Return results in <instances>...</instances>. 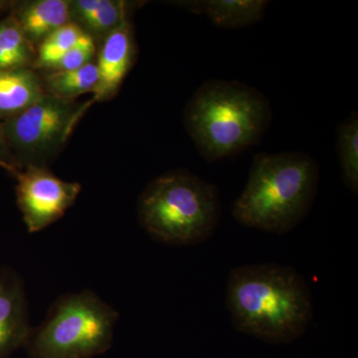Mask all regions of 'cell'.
<instances>
[{
    "label": "cell",
    "mask_w": 358,
    "mask_h": 358,
    "mask_svg": "<svg viewBox=\"0 0 358 358\" xmlns=\"http://www.w3.org/2000/svg\"><path fill=\"white\" fill-rule=\"evenodd\" d=\"M96 42L93 38L85 40L62 56L47 72L75 70L93 62L96 56ZM46 72V73H47Z\"/></svg>",
    "instance_id": "18"
},
{
    "label": "cell",
    "mask_w": 358,
    "mask_h": 358,
    "mask_svg": "<svg viewBox=\"0 0 358 358\" xmlns=\"http://www.w3.org/2000/svg\"><path fill=\"white\" fill-rule=\"evenodd\" d=\"M320 178L319 164L305 152L256 155L233 217L253 229L291 232L312 209Z\"/></svg>",
    "instance_id": "2"
},
{
    "label": "cell",
    "mask_w": 358,
    "mask_h": 358,
    "mask_svg": "<svg viewBox=\"0 0 358 358\" xmlns=\"http://www.w3.org/2000/svg\"><path fill=\"white\" fill-rule=\"evenodd\" d=\"M24 282L11 268H0V358L25 348L31 334Z\"/></svg>",
    "instance_id": "8"
},
{
    "label": "cell",
    "mask_w": 358,
    "mask_h": 358,
    "mask_svg": "<svg viewBox=\"0 0 358 358\" xmlns=\"http://www.w3.org/2000/svg\"><path fill=\"white\" fill-rule=\"evenodd\" d=\"M136 56V40L131 22L117 28L103 40L96 61L98 83L93 91L94 103L110 100L117 94L133 67Z\"/></svg>",
    "instance_id": "9"
},
{
    "label": "cell",
    "mask_w": 358,
    "mask_h": 358,
    "mask_svg": "<svg viewBox=\"0 0 358 358\" xmlns=\"http://www.w3.org/2000/svg\"><path fill=\"white\" fill-rule=\"evenodd\" d=\"M10 13L36 49L51 33L71 22L69 0L14 1Z\"/></svg>",
    "instance_id": "11"
},
{
    "label": "cell",
    "mask_w": 358,
    "mask_h": 358,
    "mask_svg": "<svg viewBox=\"0 0 358 358\" xmlns=\"http://www.w3.org/2000/svg\"><path fill=\"white\" fill-rule=\"evenodd\" d=\"M45 94L34 70H0V122L20 114Z\"/></svg>",
    "instance_id": "13"
},
{
    "label": "cell",
    "mask_w": 358,
    "mask_h": 358,
    "mask_svg": "<svg viewBox=\"0 0 358 358\" xmlns=\"http://www.w3.org/2000/svg\"><path fill=\"white\" fill-rule=\"evenodd\" d=\"M0 169L10 174L14 178L23 171L22 167L18 164L10 150L7 148L3 134H2L1 122H0Z\"/></svg>",
    "instance_id": "19"
},
{
    "label": "cell",
    "mask_w": 358,
    "mask_h": 358,
    "mask_svg": "<svg viewBox=\"0 0 358 358\" xmlns=\"http://www.w3.org/2000/svg\"><path fill=\"white\" fill-rule=\"evenodd\" d=\"M36 53L13 14H7L0 21V70H33Z\"/></svg>",
    "instance_id": "14"
},
{
    "label": "cell",
    "mask_w": 358,
    "mask_h": 358,
    "mask_svg": "<svg viewBox=\"0 0 358 358\" xmlns=\"http://www.w3.org/2000/svg\"><path fill=\"white\" fill-rule=\"evenodd\" d=\"M226 307L238 331L270 343L300 338L313 317V296L303 275L274 263L232 268Z\"/></svg>",
    "instance_id": "1"
},
{
    "label": "cell",
    "mask_w": 358,
    "mask_h": 358,
    "mask_svg": "<svg viewBox=\"0 0 358 358\" xmlns=\"http://www.w3.org/2000/svg\"><path fill=\"white\" fill-rule=\"evenodd\" d=\"M119 313L94 292L60 296L32 329L28 358H93L110 350Z\"/></svg>",
    "instance_id": "5"
},
{
    "label": "cell",
    "mask_w": 358,
    "mask_h": 358,
    "mask_svg": "<svg viewBox=\"0 0 358 358\" xmlns=\"http://www.w3.org/2000/svg\"><path fill=\"white\" fill-rule=\"evenodd\" d=\"M16 199L30 233L55 223L74 205L82 186L54 176L43 166H25L15 178Z\"/></svg>",
    "instance_id": "7"
},
{
    "label": "cell",
    "mask_w": 358,
    "mask_h": 358,
    "mask_svg": "<svg viewBox=\"0 0 358 358\" xmlns=\"http://www.w3.org/2000/svg\"><path fill=\"white\" fill-rule=\"evenodd\" d=\"M88 38L89 35L82 31L74 23L69 22L62 26L56 31L51 33L37 47L36 59L33 65V70L47 72L67 52Z\"/></svg>",
    "instance_id": "16"
},
{
    "label": "cell",
    "mask_w": 358,
    "mask_h": 358,
    "mask_svg": "<svg viewBox=\"0 0 358 358\" xmlns=\"http://www.w3.org/2000/svg\"><path fill=\"white\" fill-rule=\"evenodd\" d=\"M338 152L343 183L358 192V115L352 112L338 128Z\"/></svg>",
    "instance_id": "17"
},
{
    "label": "cell",
    "mask_w": 358,
    "mask_h": 358,
    "mask_svg": "<svg viewBox=\"0 0 358 358\" xmlns=\"http://www.w3.org/2000/svg\"><path fill=\"white\" fill-rule=\"evenodd\" d=\"M138 221L150 237L171 246L203 243L221 217L217 187L188 171L155 178L141 193Z\"/></svg>",
    "instance_id": "4"
},
{
    "label": "cell",
    "mask_w": 358,
    "mask_h": 358,
    "mask_svg": "<svg viewBox=\"0 0 358 358\" xmlns=\"http://www.w3.org/2000/svg\"><path fill=\"white\" fill-rule=\"evenodd\" d=\"M93 105L92 99L75 102L46 93L20 114L1 122L7 148L22 169L42 166L64 147Z\"/></svg>",
    "instance_id": "6"
},
{
    "label": "cell",
    "mask_w": 358,
    "mask_h": 358,
    "mask_svg": "<svg viewBox=\"0 0 358 358\" xmlns=\"http://www.w3.org/2000/svg\"><path fill=\"white\" fill-rule=\"evenodd\" d=\"M272 117L270 101L262 92L234 80L214 79L193 94L185 124L200 155L214 162L259 145Z\"/></svg>",
    "instance_id": "3"
},
{
    "label": "cell",
    "mask_w": 358,
    "mask_h": 358,
    "mask_svg": "<svg viewBox=\"0 0 358 358\" xmlns=\"http://www.w3.org/2000/svg\"><path fill=\"white\" fill-rule=\"evenodd\" d=\"M138 4L122 0H69L70 21L95 42L103 41L129 22V14Z\"/></svg>",
    "instance_id": "10"
},
{
    "label": "cell",
    "mask_w": 358,
    "mask_h": 358,
    "mask_svg": "<svg viewBox=\"0 0 358 358\" xmlns=\"http://www.w3.org/2000/svg\"><path fill=\"white\" fill-rule=\"evenodd\" d=\"M268 1L266 0H201L179 2L193 13L206 15L214 25L238 29L262 20Z\"/></svg>",
    "instance_id": "12"
},
{
    "label": "cell",
    "mask_w": 358,
    "mask_h": 358,
    "mask_svg": "<svg viewBox=\"0 0 358 358\" xmlns=\"http://www.w3.org/2000/svg\"><path fill=\"white\" fill-rule=\"evenodd\" d=\"M14 1H7V0H0V13H7L9 14L13 10Z\"/></svg>",
    "instance_id": "20"
},
{
    "label": "cell",
    "mask_w": 358,
    "mask_h": 358,
    "mask_svg": "<svg viewBox=\"0 0 358 358\" xmlns=\"http://www.w3.org/2000/svg\"><path fill=\"white\" fill-rule=\"evenodd\" d=\"M41 81L47 94L74 101L84 94L93 93L98 83V69L93 61L75 70L47 72Z\"/></svg>",
    "instance_id": "15"
}]
</instances>
